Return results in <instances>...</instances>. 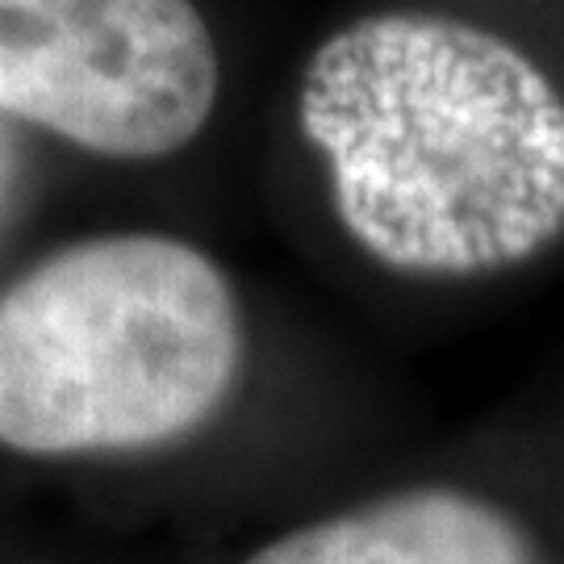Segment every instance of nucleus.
<instances>
[{"label": "nucleus", "instance_id": "obj_1", "mask_svg": "<svg viewBox=\"0 0 564 564\" xmlns=\"http://www.w3.org/2000/svg\"><path fill=\"white\" fill-rule=\"evenodd\" d=\"M302 134L343 230L405 276H485L564 235V97L502 34L372 13L305 63Z\"/></svg>", "mask_w": 564, "mask_h": 564}, {"label": "nucleus", "instance_id": "obj_2", "mask_svg": "<svg viewBox=\"0 0 564 564\" xmlns=\"http://www.w3.org/2000/svg\"><path fill=\"white\" fill-rule=\"evenodd\" d=\"M239 364V302L205 251L163 235L84 239L0 293V444H172L223 410Z\"/></svg>", "mask_w": 564, "mask_h": 564}, {"label": "nucleus", "instance_id": "obj_3", "mask_svg": "<svg viewBox=\"0 0 564 564\" xmlns=\"http://www.w3.org/2000/svg\"><path fill=\"white\" fill-rule=\"evenodd\" d=\"M218 51L193 0H0V113L113 160L202 134Z\"/></svg>", "mask_w": 564, "mask_h": 564}, {"label": "nucleus", "instance_id": "obj_4", "mask_svg": "<svg viewBox=\"0 0 564 564\" xmlns=\"http://www.w3.org/2000/svg\"><path fill=\"white\" fill-rule=\"evenodd\" d=\"M247 564H540L506 510L460 489H405L289 531Z\"/></svg>", "mask_w": 564, "mask_h": 564}, {"label": "nucleus", "instance_id": "obj_5", "mask_svg": "<svg viewBox=\"0 0 564 564\" xmlns=\"http://www.w3.org/2000/svg\"><path fill=\"white\" fill-rule=\"evenodd\" d=\"M18 181H21V151H18V134L9 118L0 113V218L9 214V205L18 197Z\"/></svg>", "mask_w": 564, "mask_h": 564}]
</instances>
